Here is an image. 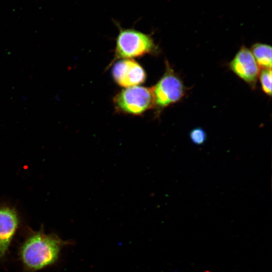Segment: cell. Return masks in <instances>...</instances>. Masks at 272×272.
<instances>
[{
	"mask_svg": "<svg viewBox=\"0 0 272 272\" xmlns=\"http://www.w3.org/2000/svg\"><path fill=\"white\" fill-rule=\"evenodd\" d=\"M73 244L55 233L46 234L43 227L38 231L29 229L19 248V258L27 272H35L55 264L62 248Z\"/></svg>",
	"mask_w": 272,
	"mask_h": 272,
	"instance_id": "obj_1",
	"label": "cell"
},
{
	"mask_svg": "<svg viewBox=\"0 0 272 272\" xmlns=\"http://www.w3.org/2000/svg\"><path fill=\"white\" fill-rule=\"evenodd\" d=\"M117 26L119 33L116 39L114 56L108 67L118 59L159 53V47L151 35L132 28H122L118 24Z\"/></svg>",
	"mask_w": 272,
	"mask_h": 272,
	"instance_id": "obj_2",
	"label": "cell"
},
{
	"mask_svg": "<svg viewBox=\"0 0 272 272\" xmlns=\"http://www.w3.org/2000/svg\"><path fill=\"white\" fill-rule=\"evenodd\" d=\"M152 89L156 116H159L165 108L182 99L187 91L182 80L168 60L165 61V70L163 76Z\"/></svg>",
	"mask_w": 272,
	"mask_h": 272,
	"instance_id": "obj_3",
	"label": "cell"
},
{
	"mask_svg": "<svg viewBox=\"0 0 272 272\" xmlns=\"http://www.w3.org/2000/svg\"><path fill=\"white\" fill-rule=\"evenodd\" d=\"M115 110L120 114L140 116L154 109V100L151 88L133 86L122 89L113 98Z\"/></svg>",
	"mask_w": 272,
	"mask_h": 272,
	"instance_id": "obj_4",
	"label": "cell"
},
{
	"mask_svg": "<svg viewBox=\"0 0 272 272\" xmlns=\"http://www.w3.org/2000/svg\"><path fill=\"white\" fill-rule=\"evenodd\" d=\"M229 67L252 89L255 88L260 67L249 49L242 46L229 63Z\"/></svg>",
	"mask_w": 272,
	"mask_h": 272,
	"instance_id": "obj_5",
	"label": "cell"
},
{
	"mask_svg": "<svg viewBox=\"0 0 272 272\" xmlns=\"http://www.w3.org/2000/svg\"><path fill=\"white\" fill-rule=\"evenodd\" d=\"M112 76L118 85L125 88L142 84L147 78L142 66L132 59H122L115 62L112 69Z\"/></svg>",
	"mask_w": 272,
	"mask_h": 272,
	"instance_id": "obj_6",
	"label": "cell"
},
{
	"mask_svg": "<svg viewBox=\"0 0 272 272\" xmlns=\"http://www.w3.org/2000/svg\"><path fill=\"white\" fill-rule=\"evenodd\" d=\"M20 223L18 211L15 208L0 203V259L6 256Z\"/></svg>",
	"mask_w": 272,
	"mask_h": 272,
	"instance_id": "obj_7",
	"label": "cell"
},
{
	"mask_svg": "<svg viewBox=\"0 0 272 272\" xmlns=\"http://www.w3.org/2000/svg\"><path fill=\"white\" fill-rule=\"evenodd\" d=\"M250 51L260 68L271 69V46L270 45L256 43L252 46Z\"/></svg>",
	"mask_w": 272,
	"mask_h": 272,
	"instance_id": "obj_8",
	"label": "cell"
},
{
	"mask_svg": "<svg viewBox=\"0 0 272 272\" xmlns=\"http://www.w3.org/2000/svg\"><path fill=\"white\" fill-rule=\"evenodd\" d=\"M258 78L263 92L268 96L271 95V69H262Z\"/></svg>",
	"mask_w": 272,
	"mask_h": 272,
	"instance_id": "obj_9",
	"label": "cell"
},
{
	"mask_svg": "<svg viewBox=\"0 0 272 272\" xmlns=\"http://www.w3.org/2000/svg\"><path fill=\"white\" fill-rule=\"evenodd\" d=\"M189 138L194 144L201 145L207 140V133L202 128L197 127L194 128L190 131Z\"/></svg>",
	"mask_w": 272,
	"mask_h": 272,
	"instance_id": "obj_10",
	"label": "cell"
}]
</instances>
